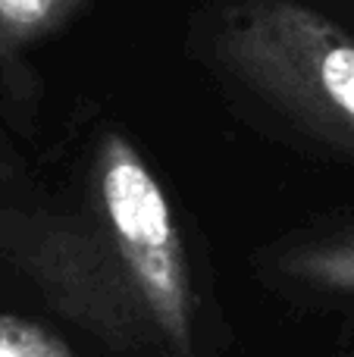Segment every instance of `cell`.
I'll list each match as a JSON object with an SVG mask.
<instances>
[{"instance_id":"1","label":"cell","mask_w":354,"mask_h":357,"mask_svg":"<svg viewBox=\"0 0 354 357\" xmlns=\"http://www.w3.org/2000/svg\"><path fill=\"white\" fill-rule=\"evenodd\" d=\"M236 79L354 157V35L301 0H245L217 31Z\"/></svg>"},{"instance_id":"2","label":"cell","mask_w":354,"mask_h":357,"mask_svg":"<svg viewBox=\"0 0 354 357\" xmlns=\"http://www.w3.org/2000/svg\"><path fill=\"white\" fill-rule=\"evenodd\" d=\"M104 235L176 354H192V279L182 232L157 176L129 138L107 132L91 167Z\"/></svg>"},{"instance_id":"3","label":"cell","mask_w":354,"mask_h":357,"mask_svg":"<svg viewBox=\"0 0 354 357\" xmlns=\"http://www.w3.org/2000/svg\"><path fill=\"white\" fill-rule=\"evenodd\" d=\"M82 0H0V56L38 44L69 22Z\"/></svg>"},{"instance_id":"4","label":"cell","mask_w":354,"mask_h":357,"mask_svg":"<svg viewBox=\"0 0 354 357\" xmlns=\"http://www.w3.org/2000/svg\"><path fill=\"white\" fill-rule=\"evenodd\" d=\"M286 270L311 289L354 295V229L295 251Z\"/></svg>"},{"instance_id":"5","label":"cell","mask_w":354,"mask_h":357,"mask_svg":"<svg viewBox=\"0 0 354 357\" xmlns=\"http://www.w3.org/2000/svg\"><path fill=\"white\" fill-rule=\"evenodd\" d=\"M0 357H75V354L50 329L38 326L31 320H22V317L0 314Z\"/></svg>"}]
</instances>
